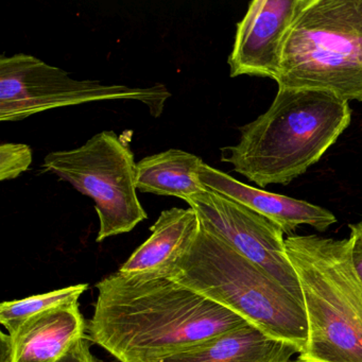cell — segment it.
<instances>
[{"instance_id":"obj_5","label":"cell","mask_w":362,"mask_h":362,"mask_svg":"<svg viewBox=\"0 0 362 362\" xmlns=\"http://www.w3.org/2000/svg\"><path fill=\"white\" fill-rule=\"evenodd\" d=\"M275 82L362 103V0H307L286 37Z\"/></svg>"},{"instance_id":"obj_9","label":"cell","mask_w":362,"mask_h":362,"mask_svg":"<svg viewBox=\"0 0 362 362\" xmlns=\"http://www.w3.org/2000/svg\"><path fill=\"white\" fill-rule=\"evenodd\" d=\"M307 0H253L236 25L230 76L276 79L288 33Z\"/></svg>"},{"instance_id":"obj_8","label":"cell","mask_w":362,"mask_h":362,"mask_svg":"<svg viewBox=\"0 0 362 362\" xmlns=\"http://www.w3.org/2000/svg\"><path fill=\"white\" fill-rule=\"evenodd\" d=\"M186 203L209 230L264 268L304 304L298 275L286 253L285 233L279 226L245 205L206 188Z\"/></svg>"},{"instance_id":"obj_18","label":"cell","mask_w":362,"mask_h":362,"mask_svg":"<svg viewBox=\"0 0 362 362\" xmlns=\"http://www.w3.org/2000/svg\"><path fill=\"white\" fill-rule=\"evenodd\" d=\"M349 249H351V260L355 269L356 274L362 281V233L358 230L356 224L349 226Z\"/></svg>"},{"instance_id":"obj_12","label":"cell","mask_w":362,"mask_h":362,"mask_svg":"<svg viewBox=\"0 0 362 362\" xmlns=\"http://www.w3.org/2000/svg\"><path fill=\"white\" fill-rule=\"evenodd\" d=\"M86 329L79 304L35 315L10 334L13 362H58L88 337Z\"/></svg>"},{"instance_id":"obj_16","label":"cell","mask_w":362,"mask_h":362,"mask_svg":"<svg viewBox=\"0 0 362 362\" xmlns=\"http://www.w3.org/2000/svg\"><path fill=\"white\" fill-rule=\"evenodd\" d=\"M33 150L26 144H3L0 146V181L20 177L33 164Z\"/></svg>"},{"instance_id":"obj_10","label":"cell","mask_w":362,"mask_h":362,"mask_svg":"<svg viewBox=\"0 0 362 362\" xmlns=\"http://www.w3.org/2000/svg\"><path fill=\"white\" fill-rule=\"evenodd\" d=\"M200 180L206 189L236 201L264 216L288 236L294 235L300 226H309L319 232H325L337 223L336 216L324 207L252 187L205 163L201 167Z\"/></svg>"},{"instance_id":"obj_1","label":"cell","mask_w":362,"mask_h":362,"mask_svg":"<svg viewBox=\"0 0 362 362\" xmlns=\"http://www.w3.org/2000/svg\"><path fill=\"white\" fill-rule=\"evenodd\" d=\"M88 339L119 362H162L247 323L168 277L114 273L96 285Z\"/></svg>"},{"instance_id":"obj_14","label":"cell","mask_w":362,"mask_h":362,"mask_svg":"<svg viewBox=\"0 0 362 362\" xmlns=\"http://www.w3.org/2000/svg\"><path fill=\"white\" fill-rule=\"evenodd\" d=\"M203 164L199 156L180 149L146 156L137 163V190L187 202L205 190L200 180Z\"/></svg>"},{"instance_id":"obj_17","label":"cell","mask_w":362,"mask_h":362,"mask_svg":"<svg viewBox=\"0 0 362 362\" xmlns=\"http://www.w3.org/2000/svg\"><path fill=\"white\" fill-rule=\"evenodd\" d=\"M58 362H101L90 351V340L88 337L82 339L77 343L64 357Z\"/></svg>"},{"instance_id":"obj_4","label":"cell","mask_w":362,"mask_h":362,"mask_svg":"<svg viewBox=\"0 0 362 362\" xmlns=\"http://www.w3.org/2000/svg\"><path fill=\"white\" fill-rule=\"evenodd\" d=\"M285 245L308 323L298 361L362 362V281L351 264L349 238L291 235Z\"/></svg>"},{"instance_id":"obj_19","label":"cell","mask_w":362,"mask_h":362,"mask_svg":"<svg viewBox=\"0 0 362 362\" xmlns=\"http://www.w3.org/2000/svg\"><path fill=\"white\" fill-rule=\"evenodd\" d=\"M0 362H13L11 336L5 332L0 336Z\"/></svg>"},{"instance_id":"obj_13","label":"cell","mask_w":362,"mask_h":362,"mask_svg":"<svg viewBox=\"0 0 362 362\" xmlns=\"http://www.w3.org/2000/svg\"><path fill=\"white\" fill-rule=\"evenodd\" d=\"M298 349L245 324L162 362H298Z\"/></svg>"},{"instance_id":"obj_6","label":"cell","mask_w":362,"mask_h":362,"mask_svg":"<svg viewBox=\"0 0 362 362\" xmlns=\"http://www.w3.org/2000/svg\"><path fill=\"white\" fill-rule=\"evenodd\" d=\"M136 166L130 143L103 131L76 149L50 152L42 169L93 199L100 224L96 241L103 243L148 218L137 196Z\"/></svg>"},{"instance_id":"obj_11","label":"cell","mask_w":362,"mask_h":362,"mask_svg":"<svg viewBox=\"0 0 362 362\" xmlns=\"http://www.w3.org/2000/svg\"><path fill=\"white\" fill-rule=\"evenodd\" d=\"M200 224V217L192 207L163 211L150 228L149 238L133 252L118 273L145 279L168 277L192 247Z\"/></svg>"},{"instance_id":"obj_15","label":"cell","mask_w":362,"mask_h":362,"mask_svg":"<svg viewBox=\"0 0 362 362\" xmlns=\"http://www.w3.org/2000/svg\"><path fill=\"white\" fill-rule=\"evenodd\" d=\"M88 284L69 286L22 300H6L0 305V323L13 334L27 320L40 313L79 304V298L88 290Z\"/></svg>"},{"instance_id":"obj_20","label":"cell","mask_w":362,"mask_h":362,"mask_svg":"<svg viewBox=\"0 0 362 362\" xmlns=\"http://www.w3.org/2000/svg\"><path fill=\"white\" fill-rule=\"evenodd\" d=\"M356 226H357L358 230H359L360 232L362 233V219L361 221L359 222V223L356 224Z\"/></svg>"},{"instance_id":"obj_3","label":"cell","mask_w":362,"mask_h":362,"mask_svg":"<svg viewBox=\"0 0 362 362\" xmlns=\"http://www.w3.org/2000/svg\"><path fill=\"white\" fill-rule=\"evenodd\" d=\"M168 279L226 307L267 336L293 345L300 353L306 347L304 304L202 222L192 247Z\"/></svg>"},{"instance_id":"obj_2","label":"cell","mask_w":362,"mask_h":362,"mask_svg":"<svg viewBox=\"0 0 362 362\" xmlns=\"http://www.w3.org/2000/svg\"><path fill=\"white\" fill-rule=\"evenodd\" d=\"M347 101L330 93L279 88L270 107L221 148V160L259 186L288 185L317 164L351 124Z\"/></svg>"},{"instance_id":"obj_7","label":"cell","mask_w":362,"mask_h":362,"mask_svg":"<svg viewBox=\"0 0 362 362\" xmlns=\"http://www.w3.org/2000/svg\"><path fill=\"white\" fill-rule=\"evenodd\" d=\"M170 97L162 83L131 88L96 80H76L64 69L30 54L0 58L1 122H20L59 107L115 100L139 101L148 107L151 116L158 118Z\"/></svg>"}]
</instances>
